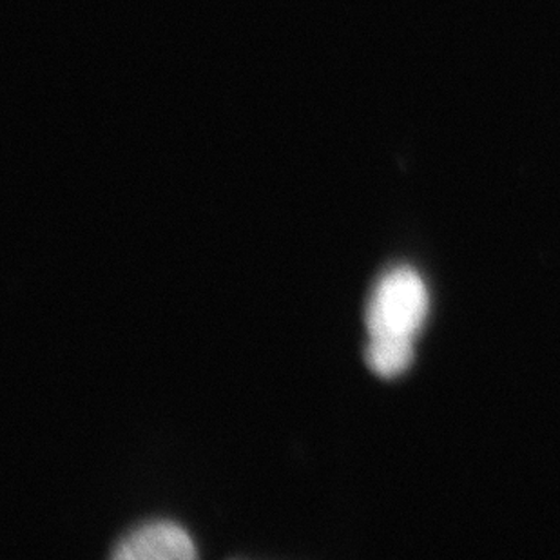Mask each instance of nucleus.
Segmentation results:
<instances>
[{
  "instance_id": "obj_3",
  "label": "nucleus",
  "mask_w": 560,
  "mask_h": 560,
  "mask_svg": "<svg viewBox=\"0 0 560 560\" xmlns=\"http://www.w3.org/2000/svg\"><path fill=\"white\" fill-rule=\"evenodd\" d=\"M366 365L380 377H396L407 371L413 360L412 341L371 339L365 350Z\"/></svg>"
},
{
  "instance_id": "obj_1",
  "label": "nucleus",
  "mask_w": 560,
  "mask_h": 560,
  "mask_svg": "<svg viewBox=\"0 0 560 560\" xmlns=\"http://www.w3.org/2000/svg\"><path fill=\"white\" fill-rule=\"evenodd\" d=\"M429 314V291L410 267H396L381 276L366 307L371 339L413 341Z\"/></svg>"
},
{
  "instance_id": "obj_2",
  "label": "nucleus",
  "mask_w": 560,
  "mask_h": 560,
  "mask_svg": "<svg viewBox=\"0 0 560 560\" xmlns=\"http://www.w3.org/2000/svg\"><path fill=\"white\" fill-rule=\"evenodd\" d=\"M118 560H187L196 551L186 529L170 521L143 524L118 540L112 551Z\"/></svg>"
}]
</instances>
